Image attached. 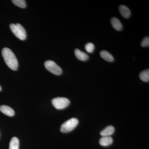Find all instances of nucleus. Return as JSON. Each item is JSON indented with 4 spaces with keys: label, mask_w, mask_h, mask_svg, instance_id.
<instances>
[{
    "label": "nucleus",
    "mask_w": 149,
    "mask_h": 149,
    "mask_svg": "<svg viewBox=\"0 0 149 149\" xmlns=\"http://www.w3.org/2000/svg\"><path fill=\"white\" fill-rule=\"evenodd\" d=\"M2 54L7 65L11 69L17 70L18 67V61L13 52L8 48H4Z\"/></svg>",
    "instance_id": "1"
},
{
    "label": "nucleus",
    "mask_w": 149,
    "mask_h": 149,
    "mask_svg": "<svg viewBox=\"0 0 149 149\" xmlns=\"http://www.w3.org/2000/svg\"><path fill=\"white\" fill-rule=\"evenodd\" d=\"M10 27L13 33L19 40H24L26 39L27 37L26 31L21 24L19 23L11 24Z\"/></svg>",
    "instance_id": "2"
},
{
    "label": "nucleus",
    "mask_w": 149,
    "mask_h": 149,
    "mask_svg": "<svg viewBox=\"0 0 149 149\" xmlns=\"http://www.w3.org/2000/svg\"><path fill=\"white\" fill-rule=\"evenodd\" d=\"M78 119L72 118L64 122L61 127V131L63 133H68L74 129L78 125Z\"/></svg>",
    "instance_id": "3"
},
{
    "label": "nucleus",
    "mask_w": 149,
    "mask_h": 149,
    "mask_svg": "<svg viewBox=\"0 0 149 149\" xmlns=\"http://www.w3.org/2000/svg\"><path fill=\"white\" fill-rule=\"evenodd\" d=\"M52 103L57 109H62L69 106L70 101L66 98L56 97L53 99Z\"/></svg>",
    "instance_id": "4"
},
{
    "label": "nucleus",
    "mask_w": 149,
    "mask_h": 149,
    "mask_svg": "<svg viewBox=\"0 0 149 149\" xmlns=\"http://www.w3.org/2000/svg\"><path fill=\"white\" fill-rule=\"evenodd\" d=\"M46 69L56 75H60L62 73L61 68L52 61H47L45 63Z\"/></svg>",
    "instance_id": "5"
},
{
    "label": "nucleus",
    "mask_w": 149,
    "mask_h": 149,
    "mask_svg": "<svg viewBox=\"0 0 149 149\" xmlns=\"http://www.w3.org/2000/svg\"><path fill=\"white\" fill-rule=\"evenodd\" d=\"M0 111L3 113L9 116H13L14 115L15 111L13 109L6 105H2L0 106Z\"/></svg>",
    "instance_id": "6"
},
{
    "label": "nucleus",
    "mask_w": 149,
    "mask_h": 149,
    "mask_svg": "<svg viewBox=\"0 0 149 149\" xmlns=\"http://www.w3.org/2000/svg\"><path fill=\"white\" fill-rule=\"evenodd\" d=\"M74 54L76 58L79 60L86 61L89 58V56L87 54L85 53L84 52L78 49H75L74 50Z\"/></svg>",
    "instance_id": "7"
},
{
    "label": "nucleus",
    "mask_w": 149,
    "mask_h": 149,
    "mask_svg": "<svg viewBox=\"0 0 149 149\" xmlns=\"http://www.w3.org/2000/svg\"><path fill=\"white\" fill-rule=\"evenodd\" d=\"M119 12L123 17L128 18L130 16L131 12L129 9L124 5H120L119 7Z\"/></svg>",
    "instance_id": "8"
},
{
    "label": "nucleus",
    "mask_w": 149,
    "mask_h": 149,
    "mask_svg": "<svg viewBox=\"0 0 149 149\" xmlns=\"http://www.w3.org/2000/svg\"><path fill=\"white\" fill-rule=\"evenodd\" d=\"M115 128L114 127L111 125L107 126L104 128L103 130H102L100 132L101 136L102 137L105 136H110L112 135L114 133Z\"/></svg>",
    "instance_id": "9"
},
{
    "label": "nucleus",
    "mask_w": 149,
    "mask_h": 149,
    "mask_svg": "<svg viewBox=\"0 0 149 149\" xmlns=\"http://www.w3.org/2000/svg\"><path fill=\"white\" fill-rule=\"evenodd\" d=\"M113 142V140L111 137L110 136H105L102 137L100 139V145L103 146H107L111 145Z\"/></svg>",
    "instance_id": "10"
},
{
    "label": "nucleus",
    "mask_w": 149,
    "mask_h": 149,
    "mask_svg": "<svg viewBox=\"0 0 149 149\" xmlns=\"http://www.w3.org/2000/svg\"><path fill=\"white\" fill-rule=\"evenodd\" d=\"M101 56L104 59L108 62H113L114 61V58L111 54L107 51H102L100 53Z\"/></svg>",
    "instance_id": "11"
},
{
    "label": "nucleus",
    "mask_w": 149,
    "mask_h": 149,
    "mask_svg": "<svg viewBox=\"0 0 149 149\" xmlns=\"http://www.w3.org/2000/svg\"><path fill=\"white\" fill-rule=\"evenodd\" d=\"M111 23L113 27L116 30L120 31L122 29L123 25L120 20L116 17H113L111 19Z\"/></svg>",
    "instance_id": "12"
},
{
    "label": "nucleus",
    "mask_w": 149,
    "mask_h": 149,
    "mask_svg": "<svg viewBox=\"0 0 149 149\" xmlns=\"http://www.w3.org/2000/svg\"><path fill=\"white\" fill-rule=\"evenodd\" d=\"M19 141L16 137H13L10 140L9 145V149H19Z\"/></svg>",
    "instance_id": "13"
},
{
    "label": "nucleus",
    "mask_w": 149,
    "mask_h": 149,
    "mask_svg": "<svg viewBox=\"0 0 149 149\" xmlns=\"http://www.w3.org/2000/svg\"><path fill=\"white\" fill-rule=\"evenodd\" d=\"M140 79L142 81L145 82H148L149 81V69L143 70L140 73Z\"/></svg>",
    "instance_id": "14"
},
{
    "label": "nucleus",
    "mask_w": 149,
    "mask_h": 149,
    "mask_svg": "<svg viewBox=\"0 0 149 149\" xmlns=\"http://www.w3.org/2000/svg\"><path fill=\"white\" fill-rule=\"evenodd\" d=\"M12 2L15 5L21 8H25L26 7V1L24 0H13Z\"/></svg>",
    "instance_id": "15"
},
{
    "label": "nucleus",
    "mask_w": 149,
    "mask_h": 149,
    "mask_svg": "<svg viewBox=\"0 0 149 149\" xmlns=\"http://www.w3.org/2000/svg\"><path fill=\"white\" fill-rule=\"evenodd\" d=\"M85 48L87 52L89 53H91L95 50V46L93 43H88L85 45Z\"/></svg>",
    "instance_id": "16"
},
{
    "label": "nucleus",
    "mask_w": 149,
    "mask_h": 149,
    "mask_svg": "<svg viewBox=\"0 0 149 149\" xmlns=\"http://www.w3.org/2000/svg\"><path fill=\"white\" fill-rule=\"evenodd\" d=\"M141 45L143 47H149V38L148 37L144 38L141 43Z\"/></svg>",
    "instance_id": "17"
},
{
    "label": "nucleus",
    "mask_w": 149,
    "mask_h": 149,
    "mask_svg": "<svg viewBox=\"0 0 149 149\" xmlns=\"http://www.w3.org/2000/svg\"><path fill=\"white\" fill-rule=\"evenodd\" d=\"M1 91V86H0V91Z\"/></svg>",
    "instance_id": "18"
}]
</instances>
